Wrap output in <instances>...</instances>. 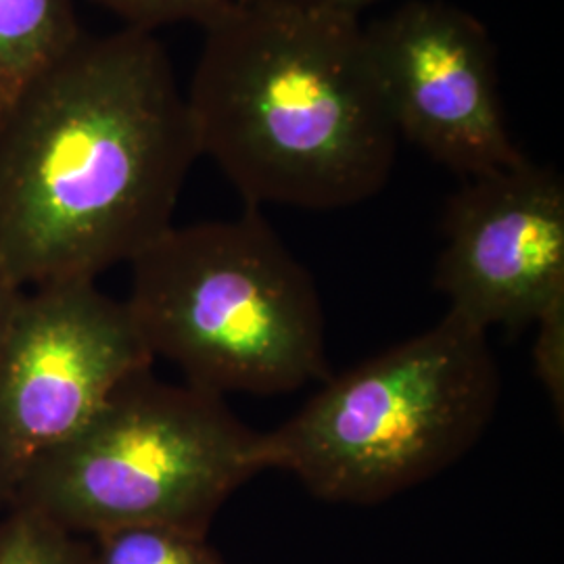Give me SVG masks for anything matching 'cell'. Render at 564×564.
Instances as JSON below:
<instances>
[{
	"label": "cell",
	"instance_id": "6da1fadb",
	"mask_svg": "<svg viewBox=\"0 0 564 564\" xmlns=\"http://www.w3.org/2000/svg\"><path fill=\"white\" fill-rule=\"evenodd\" d=\"M199 158L158 36L84 34L0 109V272L30 291L132 262L174 226Z\"/></svg>",
	"mask_w": 564,
	"mask_h": 564
},
{
	"label": "cell",
	"instance_id": "ba28073f",
	"mask_svg": "<svg viewBox=\"0 0 564 564\" xmlns=\"http://www.w3.org/2000/svg\"><path fill=\"white\" fill-rule=\"evenodd\" d=\"M442 232L433 284L464 321L519 330L564 297V181L554 167L524 160L466 178Z\"/></svg>",
	"mask_w": 564,
	"mask_h": 564
},
{
	"label": "cell",
	"instance_id": "52a82bcc",
	"mask_svg": "<svg viewBox=\"0 0 564 564\" xmlns=\"http://www.w3.org/2000/svg\"><path fill=\"white\" fill-rule=\"evenodd\" d=\"M400 139L464 181L524 162L500 95L498 59L481 21L445 0H408L366 25Z\"/></svg>",
	"mask_w": 564,
	"mask_h": 564
},
{
	"label": "cell",
	"instance_id": "5b68a950",
	"mask_svg": "<svg viewBox=\"0 0 564 564\" xmlns=\"http://www.w3.org/2000/svg\"><path fill=\"white\" fill-rule=\"evenodd\" d=\"M263 470L262 433L224 398L147 370L34 464L9 506L90 538L141 524L207 535L224 505Z\"/></svg>",
	"mask_w": 564,
	"mask_h": 564
},
{
	"label": "cell",
	"instance_id": "9c48e42d",
	"mask_svg": "<svg viewBox=\"0 0 564 564\" xmlns=\"http://www.w3.org/2000/svg\"><path fill=\"white\" fill-rule=\"evenodd\" d=\"M82 36L74 0H0V109Z\"/></svg>",
	"mask_w": 564,
	"mask_h": 564
},
{
	"label": "cell",
	"instance_id": "8fae6325",
	"mask_svg": "<svg viewBox=\"0 0 564 564\" xmlns=\"http://www.w3.org/2000/svg\"><path fill=\"white\" fill-rule=\"evenodd\" d=\"M0 523V564H93L90 545L28 506L11 505Z\"/></svg>",
	"mask_w": 564,
	"mask_h": 564
},
{
	"label": "cell",
	"instance_id": "4fadbf2b",
	"mask_svg": "<svg viewBox=\"0 0 564 564\" xmlns=\"http://www.w3.org/2000/svg\"><path fill=\"white\" fill-rule=\"evenodd\" d=\"M533 370L544 387L547 400L563 421L564 410V297L547 305L535 321Z\"/></svg>",
	"mask_w": 564,
	"mask_h": 564
},
{
	"label": "cell",
	"instance_id": "7c38bea8",
	"mask_svg": "<svg viewBox=\"0 0 564 564\" xmlns=\"http://www.w3.org/2000/svg\"><path fill=\"white\" fill-rule=\"evenodd\" d=\"M118 15L126 28L153 32L172 23H195L203 30L226 20L237 0H95Z\"/></svg>",
	"mask_w": 564,
	"mask_h": 564
},
{
	"label": "cell",
	"instance_id": "7a4b0ae2",
	"mask_svg": "<svg viewBox=\"0 0 564 564\" xmlns=\"http://www.w3.org/2000/svg\"><path fill=\"white\" fill-rule=\"evenodd\" d=\"M186 105L199 153L249 207H354L398 158L366 25L316 0L237 2L205 30Z\"/></svg>",
	"mask_w": 564,
	"mask_h": 564
},
{
	"label": "cell",
	"instance_id": "3957f363",
	"mask_svg": "<svg viewBox=\"0 0 564 564\" xmlns=\"http://www.w3.org/2000/svg\"><path fill=\"white\" fill-rule=\"evenodd\" d=\"M128 265L142 341L184 383L279 395L333 375L318 286L260 207L172 226Z\"/></svg>",
	"mask_w": 564,
	"mask_h": 564
},
{
	"label": "cell",
	"instance_id": "2e32d148",
	"mask_svg": "<svg viewBox=\"0 0 564 564\" xmlns=\"http://www.w3.org/2000/svg\"><path fill=\"white\" fill-rule=\"evenodd\" d=\"M0 508H2V505H0Z\"/></svg>",
	"mask_w": 564,
	"mask_h": 564
},
{
	"label": "cell",
	"instance_id": "277c9868",
	"mask_svg": "<svg viewBox=\"0 0 564 564\" xmlns=\"http://www.w3.org/2000/svg\"><path fill=\"white\" fill-rule=\"evenodd\" d=\"M500 395L489 333L445 312L421 335L330 375L302 410L262 433L263 466L324 502L381 505L460 463Z\"/></svg>",
	"mask_w": 564,
	"mask_h": 564
},
{
	"label": "cell",
	"instance_id": "9a60e30c",
	"mask_svg": "<svg viewBox=\"0 0 564 564\" xmlns=\"http://www.w3.org/2000/svg\"><path fill=\"white\" fill-rule=\"evenodd\" d=\"M237 2H258V0H237ZM316 2L333 4V7H339V9H345V11H351V13L360 15L362 9L370 7V4H377L381 0H316Z\"/></svg>",
	"mask_w": 564,
	"mask_h": 564
},
{
	"label": "cell",
	"instance_id": "5bb4252c",
	"mask_svg": "<svg viewBox=\"0 0 564 564\" xmlns=\"http://www.w3.org/2000/svg\"><path fill=\"white\" fill-rule=\"evenodd\" d=\"M20 293L21 289L7 281L4 274L0 272V354H2V345H4V337H7L9 321H11L15 303L20 300Z\"/></svg>",
	"mask_w": 564,
	"mask_h": 564
},
{
	"label": "cell",
	"instance_id": "30bf717a",
	"mask_svg": "<svg viewBox=\"0 0 564 564\" xmlns=\"http://www.w3.org/2000/svg\"><path fill=\"white\" fill-rule=\"evenodd\" d=\"M93 564H228L207 535L176 527L141 524L93 535Z\"/></svg>",
	"mask_w": 564,
	"mask_h": 564
},
{
	"label": "cell",
	"instance_id": "8992f818",
	"mask_svg": "<svg viewBox=\"0 0 564 564\" xmlns=\"http://www.w3.org/2000/svg\"><path fill=\"white\" fill-rule=\"evenodd\" d=\"M153 362L126 302L97 281L21 291L0 354V505Z\"/></svg>",
	"mask_w": 564,
	"mask_h": 564
}]
</instances>
